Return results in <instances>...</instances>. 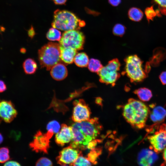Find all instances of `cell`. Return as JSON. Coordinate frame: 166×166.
<instances>
[{
    "instance_id": "6da1fadb",
    "label": "cell",
    "mask_w": 166,
    "mask_h": 166,
    "mask_svg": "<svg viewBox=\"0 0 166 166\" xmlns=\"http://www.w3.org/2000/svg\"><path fill=\"white\" fill-rule=\"evenodd\" d=\"M71 127L73 138L69 145L80 151L94 148L97 143L95 139L102 128L97 118L75 122Z\"/></svg>"
},
{
    "instance_id": "7a4b0ae2",
    "label": "cell",
    "mask_w": 166,
    "mask_h": 166,
    "mask_svg": "<svg viewBox=\"0 0 166 166\" xmlns=\"http://www.w3.org/2000/svg\"><path fill=\"white\" fill-rule=\"evenodd\" d=\"M150 111L143 102L130 98L124 105L123 115L126 121L134 128L140 129L145 126Z\"/></svg>"
},
{
    "instance_id": "3957f363",
    "label": "cell",
    "mask_w": 166,
    "mask_h": 166,
    "mask_svg": "<svg viewBox=\"0 0 166 166\" xmlns=\"http://www.w3.org/2000/svg\"><path fill=\"white\" fill-rule=\"evenodd\" d=\"M85 22L79 19L73 13L67 10L55 11L52 23L53 27L62 31L79 30L85 26Z\"/></svg>"
},
{
    "instance_id": "277c9868",
    "label": "cell",
    "mask_w": 166,
    "mask_h": 166,
    "mask_svg": "<svg viewBox=\"0 0 166 166\" xmlns=\"http://www.w3.org/2000/svg\"><path fill=\"white\" fill-rule=\"evenodd\" d=\"M59 44L49 42L38 51L39 61L42 67L49 70L56 64L61 62Z\"/></svg>"
},
{
    "instance_id": "5b68a950",
    "label": "cell",
    "mask_w": 166,
    "mask_h": 166,
    "mask_svg": "<svg viewBox=\"0 0 166 166\" xmlns=\"http://www.w3.org/2000/svg\"><path fill=\"white\" fill-rule=\"evenodd\" d=\"M125 72L131 82H140L148 77L142 67L143 61L136 55H132L124 59Z\"/></svg>"
},
{
    "instance_id": "8992f818",
    "label": "cell",
    "mask_w": 166,
    "mask_h": 166,
    "mask_svg": "<svg viewBox=\"0 0 166 166\" xmlns=\"http://www.w3.org/2000/svg\"><path fill=\"white\" fill-rule=\"evenodd\" d=\"M120 66L121 64L117 59L109 61L97 73L100 81L107 85H114L120 77L119 71Z\"/></svg>"
},
{
    "instance_id": "52a82bcc",
    "label": "cell",
    "mask_w": 166,
    "mask_h": 166,
    "mask_svg": "<svg viewBox=\"0 0 166 166\" xmlns=\"http://www.w3.org/2000/svg\"><path fill=\"white\" fill-rule=\"evenodd\" d=\"M85 40V36L83 33L74 30L64 32L59 42L61 47H70L77 51L83 49Z\"/></svg>"
},
{
    "instance_id": "ba28073f",
    "label": "cell",
    "mask_w": 166,
    "mask_h": 166,
    "mask_svg": "<svg viewBox=\"0 0 166 166\" xmlns=\"http://www.w3.org/2000/svg\"><path fill=\"white\" fill-rule=\"evenodd\" d=\"M54 134L49 131L46 133L38 131L34 136L33 140L29 144L30 147L36 152L47 154L50 148V140Z\"/></svg>"
},
{
    "instance_id": "9c48e42d",
    "label": "cell",
    "mask_w": 166,
    "mask_h": 166,
    "mask_svg": "<svg viewBox=\"0 0 166 166\" xmlns=\"http://www.w3.org/2000/svg\"><path fill=\"white\" fill-rule=\"evenodd\" d=\"M72 119L75 122L89 120L91 114L89 108L82 99L74 101Z\"/></svg>"
},
{
    "instance_id": "30bf717a",
    "label": "cell",
    "mask_w": 166,
    "mask_h": 166,
    "mask_svg": "<svg viewBox=\"0 0 166 166\" xmlns=\"http://www.w3.org/2000/svg\"><path fill=\"white\" fill-rule=\"evenodd\" d=\"M165 124L161 125L159 130L152 135L148 136L147 139L150 144L149 148L156 153L161 152L166 146Z\"/></svg>"
},
{
    "instance_id": "8fae6325",
    "label": "cell",
    "mask_w": 166,
    "mask_h": 166,
    "mask_svg": "<svg viewBox=\"0 0 166 166\" xmlns=\"http://www.w3.org/2000/svg\"><path fill=\"white\" fill-rule=\"evenodd\" d=\"M81 151L70 145L62 149L56 157L57 163L61 165L66 164L72 166L73 164L79 155Z\"/></svg>"
},
{
    "instance_id": "7c38bea8",
    "label": "cell",
    "mask_w": 166,
    "mask_h": 166,
    "mask_svg": "<svg viewBox=\"0 0 166 166\" xmlns=\"http://www.w3.org/2000/svg\"><path fill=\"white\" fill-rule=\"evenodd\" d=\"M18 112L11 101H0V119L7 123L11 122L16 117Z\"/></svg>"
},
{
    "instance_id": "4fadbf2b",
    "label": "cell",
    "mask_w": 166,
    "mask_h": 166,
    "mask_svg": "<svg viewBox=\"0 0 166 166\" xmlns=\"http://www.w3.org/2000/svg\"><path fill=\"white\" fill-rule=\"evenodd\" d=\"M158 159L155 152L151 149H144L138 153L137 161L140 166H152Z\"/></svg>"
},
{
    "instance_id": "5bb4252c",
    "label": "cell",
    "mask_w": 166,
    "mask_h": 166,
    "mask_svg": "<svg viewBox=\"0 0 166 166\" xmlns=\"http://www.w3.org/2000/svg\"><path fill=\"white\" fill-rule=\"evenodd\" d=\"M73 138V133L71 126H68L65 124L61 125V129L57 133L55 136L56 144L63 146L71 142Z\"/></svg>"
},
{
    "instance_id": "9a60e30c",
    "label": "cell",
    "mask_w": 166,
    "mask_h": 166,
    "mask_svg": "<svg viewBox=\"0 0 166 166\" xmlns=\"http://www.w3.org/2000/svg\"><path fill=\"white\" fill-rule=\"evenodd\" d=\"M50 75L53 79L61 81L65 79L68 75L67 69L64 64L59 63L53 66L50 69Z\"/></svg>"
},
{
    "instance_id": "2e32d148",
    "label": "cell",
    "mask_w": 166,
    "mask_h": 166,
    "mask_svg": "<svg viewBox=\"0 0 166 166\" xmlns=\"http://www.w3.org/2000/svg\"><path fill=\"white\" fill-rule=\"evenodd\" d=\"M60 58L65 64H72L77 53V50L70 47H64L60 46Z\"/></svg>"
},
{
    "instance_id": "e0dca14e",
    "label": "cell",
    "mask_w": 166,
    "mask_h": 166,
    "mask_svg": "<svg viewBox=\"0 0 166 166\" xmlns=\"http://www.w3.org/2000/svg\"><path fill=\"white\" fill-rule=\"evenodd\" d=\"M166 116V110L160 106L155 107L150 114L151 120L154 123H160Z\"/></svg>"
},
{
    "instance_id": "ac0fdd59",
    "label": "cell",
    "mask_w": 166,
    "mask_h": 166,
    "mask_svg": "<svg viewBox=\"0 0 166 166\" xmlns=\"http://www.w3.org/2000/svg\"><path fill=\"white\" fill-rule=\"evenodd\" d=\"M139 99L143 101H149L152 98V95L151 91L145 87L139 88L134 91Z\"/></svg>"
},
{
    "instance_id": "d6986e66",
    "label": "cell",
    "mask_w": 166,
    "mask_h": 166,
    "mask_svg": "<svg viewBox=\"0 0 166 166\" xmlns=\"http://www.w3.org/2000/svg\"><path fill=\"white\" fill-rule=\"evenodd\" d=\"M89 60L88 56L85 53L80 52L77 53L74 62L77 66L85 67L88 66Z\"/></svg>"
},
{
    "instance_id": "ffe728a7",
    "label": "cell",
    "mask_w": 166,
    "mask_h": 166,
    "mask_svg": "<svg viewBox=\"0 0 166 166\" xmlns=\"http://www.w3.org/2000/svg\"><path fill=\"white\" fill-rule=\"evenodd\" d=\"M23 67L26 73L32 74L36 71L37 65L34 60L31 58H28L24 61Z\"/></svg>"
},
{
    "instance_id": "44dd1931",
    "label": "cell",
    "mask_w": 166,
    "mask_h": 166,
    "mask_svg": "<svg viewBox=\"0 0 166 166\" xmlns=\"http://www.w3.org/2000/svg\"><path fill=\"white\" fill-rule=\"evenodd\" d=\"M128 15L131 20L139 22L142 19L143 13L140 9L136 7H132L128 10Z\"/></svg>"
},
{
    "instance_id": "7402d4cb",
    "label": "cell",
    "mask_w": 166,
    "mask_h": 166,
    "mask_svg": "<svg viewBox=\"0 0 166 166\" xmlns=\"http://www.w3.org/2000/svg\"><path fill=\"white\" fill-rule=\"evenodd\" d=\"M47 39L51 41H59L61 38V32L58 29L53 27L50 28L46 34Z\"/></svg>"
},
{
    "instance_id": "603a6c76",
    "label": "cell",
    "mask_w": 166,
    "mask_h": 166,
    "mask_svg": "<svg viewBox=\"0 0 166 166\" xmlns=\"http://www.w3.org/2000/svg\"><path fill=\"white\" fill-rule=\"evenodd\" d=\"M87 66L90 71L98 73L103 66L98 60L91 58L89 60Z\"/></svg>"
},
{
    "instance_id": "cb8c5ba5",
    "label": "cell",
    "mask_w": 166,
    "mask_h": 166,
    "mask_svg": "<svg viewBox=\"0 0 166 166\" xmlns=\"http://www.w3.org/2000/svg\"><path fill=\"white\" fill-rule=\"evenodd\" d=\"M160 11L159 10H155L152 6L146 8L145 10V14L148 21L149 22L150 20H152L156 16L160 17Z\"/></svg>"
},
{
    "instance_id": "d4e9b609",
    "label": "cell",
    "mask_w": 166,
    "mask_h": 166,
    "mask_svg": "<svg viewBox=\"0 0 166 166\" xmlns=\"http://www.w3.org/2000/svg\"><path fill=\"white\" fill-rule=\"evenodd\" d=\"M8 147H3L0 148V163H5L10 159Z\"/></svg>"
},
{
    "instance_id": "484cf974",
    "label": "cell",
    "mask_w": 166,
    "mask_h": 166,
    "mask_svg": "<svg viewBox=\"0 0 166 166\" xmlns=\"http://www.w3.org/2000/svg\"><path fill=\"white\" fill-rule=\"evenodd\" d=\"M101 152L100 149H92L88 154L87 158L91 163L95 164L97 163V160Z\"/></svg>"
},
{
    "instance_id": "4316f807",
    "label": "cell",
    "mask_w": 166,
    "mask_h": 166,
    "mask_svg": "<svg viewBox=\"0 0 166 166\" xmlns=\"http://www.w3.org/2000/svg\"><path fill=\"white\" fill-rule=\"evenodd\" d=\"M73 166H91V164L88 158L81 154L74 162Z\"/></svg>"
},
{
    "instance_id": "83f0119b",
    "label": "cell",
    "mask_w": 166,
    "mask_h": 166,
    "mask_svg": "<svg viewBox=\"0 0 166 166\" xmlns=\"http://www.w3.org/2000/svg\"><path fill=\"white\" fill-rule=\"evenodd\" d=\"M60 127L59 123L57 121L53 120L48 123L47 125L46 129L47 131L52 132L54 134L59 132Z\"/></svg>"
},
{
    "instance_id": "f1b7e54d",
    "label": "cell",
    "mask_w": 166,
    "mask_h": 166,
    "mask_svg": "<svg viewBox=\"0 0 166 166\" xmlns=\"http://www.w3.org/2000/svg\"><path fill=\"white\" fill-rule=\"evenodd\" d=\"M125 29V27L123 25L118 23L113 27V32L115 35L121 36L124 34Z\"/></svg>"
},
{
    "instance_id": "f546056e",
    "label": "cell",
    "mask_w": 166,
    "mask_h": 166,
    "mask_svg": "<svg viewBox=\"0 0 166 166\" xmlns=\"http://www.w3.org/2000/svg\"><path fill=\"white\" fill-rule=\"evenodd\" d=\"M53 165L50 160L46 157H42L37 161L35 166H53Z\"/></svg>"
},
{
    "instance_id": "4dcf8cb0",
    "label": "cell",
    "mask_w": 166,
    "mask_h": 166,
    "mask_svg": "<svg viewBox=\"0 0 166 166\" xmlns=\"http://www.w3.org/2000/svg\"><path fill=\"white\" fill-rule=\"evenodd\" d=\"M158 4L159 10L161 13L166 15V0H154Z\"/></svg>"
},
{
    "instance_id": "1f68e13d",
    "label": "cell",
    "mask_w": 166,
    "mask_h": 166,
    "mask_svg": "<svg viewBox=\"0 0 166 166\" xmlns=\"http://www.w3.org/2000/svg\"><path fill=\"white\" fill-rule=\"evenodd\" d=\"M159 78L162 84L166 85V71L161 73L159 76Z\"/></svg>"
},
{
    "instance_id": "d6a6232c",
    "label": "cell",
    "mask_w": 166,
    "mask_h": 166,
    "mask_svg": "<svg viewBox=\"0 0 166 166\" xmlns=\"http://www.w3.org/2000/svg\"><path fill=\"white\" fill-rule=\"evenodd\" d=\"M3 166H21L18 162L13 160L8 161L4 164Z\"/></svg>"
},
{
    "instance_id": "836d02e7",
    "label": "cell",
    "mask_w": 166,
    "mask_h": 166,
    "mask_svg": "<svg viewBox=\"0 0 166 166\" xmlns=\"http://www.w3.org/2000/svg\"><path fill=\"white\" fill-rule=\"evenodd\" d=\"M6 89V85L4 81L0 80V93L4 92Z\"/></svg>"
},
{
    "instance_id": "e575fe53",
    "label": "cell",
    "mask_w": 166,
    "mask_h": 166,
    "mask_svg": "<svg viewBox=\"0 0 166 166\" xmlns=\"http://www.w3.org/2000/svg\"><path fill=\"white\" fill-rule=\"evenodd\" d=\"M109 4L114 6H118L121 2V0H108Z\"/></svg>"
},
{
    "instance_id": "d590c367",
    "label": "cell",
    "mask_w": 166,
    "mask_h": 166,
    "mask_svg": "<svg viewBox=\"0 0 166 166\" xmlns=\"http://www.w3.org/2000/svg\"><path fill=\"white\" fill-rule=\"evenodd\" d=\"M54 3L56 5H65L67 0H52Z\"/></svg>"
},
{
    "instance_id": "8d00e7d4",
    "label": "cell",
    "mask_w": 166,
    "mask_h": 166,
    "mask_svg": "<svg viewBox=\"0 0 166 166\" xmlns=\"http://www.w3.org/2000/svg\"><path fill=\"white\" fill-rule=\"evenodd\" d=\"M29 34L30 35V36H31L32 35L33 36L34 33V30L33 29V27H32L29 31Z\"/></svg>"
},
{
    "instance_id": "74e56055",
    "label": "cell",
    "mask_w": 166,
    "mask_h": 166,
    "mask_svg": "<svg viewBox=\"0 0 166 166\" xmlns=\"http://www.w3.org/2000/svg\"><path fill=\"white\" fill-rule=\"evenodd\" d=\"M163 158L165 161L166 162V148L164 149L163 153Z\"/></svg>"
},
{
    "instance_id": "f35d334b",
    "label": "cell",
    "mask_w": 166,
    "mask_h": 166,
    "mask_svg": "<svg viewBox=\"0 0 166 166\" xmlns=\"http://www.w3.org/2000/svg\"><path fill=\"white\" fill-rule=\"evenodd\" d=\"M3 137L2 134L0 133V145L2 143L3 141Z\"/></svg>"
},
{
    "instance_id": "ab89813d",
    "label": "cell",
    "mask_w": 166,
    "mask_h": 166,
    "mask_svg": "<svg viewBox=\"0 0 166 166\" xmlns=\"http://www.w3.org/2000/svg\"><path fill=\"white\" fill-rule=\"evenodd\" d=\"M0 28H1V30L2 32H4L5 30L6 29L3 26H1Z\"/></svg>"
},
{
    "instance_id": "60d3db41",
    "label": "cell",
    "mask_w": 166,
    "mask_h": 166,
    "mask_svg": "<svg viewBox=\"0 0 166 166\" xmlns=\"http://www.w3.org/2000/svg\"><path fill=\"white\" fill-rule=\"evenodd\" d=\"M160 166H166V162L165 161L162 163Z\"/></svg>"
},
{
    "instance_id": "b9f144b4",
    "label": "cell",
    "mask_w": 166,
    "mask_h": 166,
    "mask_svg": "<svg viewBox=\"0 0 166 166\" xmlns=\"http://www.w3.org/2000/svg\"><path fill=\"white\" fill-rule=\"evenodd\" d=\"M61 166H69L68 165H66V164H65V165H61Z\"/></svg>"
},
{
    "instance_id": "7bdbcfd3",
    "label": "cell",
    "mask_w": 166,
    "mask_h": 166,
    "mask_svg": "<svg viewBox=\"0 0 166 166\" xmlns=\"http://www.w3.org/2000/svg\"><path fill=\"white\" fill-rule=\"evenodd\" d=\"M0 27H1V26H0V34H1L2 32V31L1 30Z\"/></svg>"
},
{
    "instance_id": "ee69618b",
    "label": "cell",
    "mask_w": 166,
    "mask_h": 166,
    "mask_svg": "<svg viewBox=\"0 0 166 166\" xmlns=\"http://www.w3.org/2000/svg\"><path fill=\"white\" fill-rule=\"evenodd\" d=\"M165 131L166 132V125L165 124Z\"/></svg>"
}]
</instances>
